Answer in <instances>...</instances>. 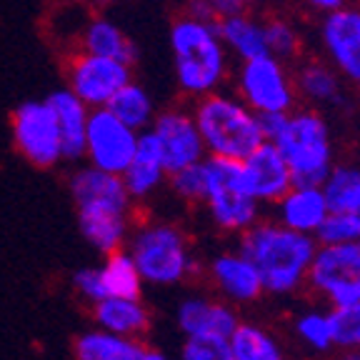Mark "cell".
<instances>
[{
	"mask_svg": "<svg viewBox=\"0 0 360 360\" xmlns=\"http://www.w3.org/2000/svg\"><path fill=\"white\" fill-rule=\"evenodd\" d=\"M68 186L78 210L80 231L90 245L98 248L101 253L125 248L133 231L135 200L125 188L123 178L85 165L73 170Z\"/></svg>",
	"mask_w": 360,
	"mask_h": 360,
	"instance_id": "obj_1",
	"label": "cell"
},
{
	"mask_svg": "<svg viewBox=\"0 0 360 360\" xmlns=\"http://www.w3.org/2000/svg\"><path fill=\"white\" fill-rule=\"evenodd\" d=\"M170 58L175 85L186 98L195 101L220 90L231 78V53L225 51L213 18L193 11L180 13L170 22Z\"/></svg>",
	"mask_w": 360,
	"mask_h": 360,
	"instance_id": "obj_2",
	"label": "cell"
},
{
	"mask_svg": "<svg viewBox=\"0 0 360 360\" xmlns=\"http://www.w3.org/2000/svg\"><path fill=\"white\" fill-rule=\"evenodd\" d=\"M240 250L258 268L265 292L292 295L308 285L318 240L305 233L290 231L276 218H258L245 233H240Z\"/></svg>",
	"mask_w": 360,
	"mask_h": 360,
	"instance_id": "obj_3",
	"label": "cell"
},
{
	"mask_svg": "<svg viewBox=\"0 0 360 360\" xmlns=\"http://www.w3.org/2000/svg\"><path fill=\"white\" fill-rule=\"evenodd\" d=\"M263 130L290 168L292 183L321 186L335 163V146L326 115L315 108H292L283 115H265Z\"/></svg>",
	"mask_w": 360,
	"mask_h": 360,
	"instance_id": "obj_4",
	"label": "cell"
},
{
	"mask_svg": "<svg viewBox=\"0 0 360 360\" xmlns=\"http://www.w3.org/2000/svg\"><path fill=\"white\" fill-rule=\"evenodd\" d=\"M193 120L200 133L205 155L243 160L250 150L265 143L263 120L236 93L213 90L193 101Z\"/></svg>",
	"mask_w": 360,
	"mask_h": 360,
	"instance_id": "obj_5",
	"label": "cell"
},
{
	"mask_svg": "<svg viewBox=\"0 0 360 360\" xmlns=\"http://www.w3.org/2000/svg\"><path fill=\"white\" fill-rule=\"evenodd\" d=\"M146 285L173 288L186 283L195 270V255L188 233L168 220L135 225L125 243Z\"/></svg>",
	"mask_w": 360,
	"mask_h": 360,
	"instance_id": "obj_6",
	"label": "cell"
},
{
	"mask_svg": "<svg viewBox=\"0 0 360 360\" xmlns=\"http://www.w3.org/2000/svg\"><path fill=\"white\" fill-rule=\"evenodd\" d=\"M202 200L210 223L223 233L240 236L260 218V202L248 193L240 160L202 158Z\"/></svg>",
	"mask_w": 360,
	"mask_h": 360,
	"instance_id": "obj_7",
	"label": "cell"
},
{
	"mask_svg": "<svg viewBox=\"0 0 360 360\" xmlns=\"http://www.w3.org/2000/svg\"><path fill=\"white\" fill-rule=\"evenodd\" d=\"M233 93L255 110L260 118L283 115L298 105V90L292 70L285 60L263 53V56L240 60L233 70Z\"/></svg>",
	"mask_w": 360,
	"mask_h": 360,
	"instance_id": "obj_8",
	"label": "cell"
},
{
	"mask_svg": "<svg viewBox=\"0 0 360 360\" xmlns=\"http://www.w3.org/2000/svg\"><path fill=\"white\" fill-rule=\"evenodd\" d=\"M63 75H65V88L93 110V108H105L110 98L133 80V65L70 48L63 63Z\"/></svg>",
	"mask_w": 360,
	"mask_h": 360,
	"instance_id": "obj_9",
	"label": "cell"
},
{
	"mask_svg": "<svg viewBox=\"0 0 360 360\" xmlns=\"http://www.w3.org/2000/svg\"><path fill=\"white\" fill-rule=\"evenodd\" d=\"M11 135L18 155L33 168L51 170L65 160L60 130L48 101L20 103L11 115Z\"/></svg>",
	"mask_w": 360,
	"mask_h": 360,
	"instance_id": "obj_10",
	"label": "cell"
},
{
	"mask_svg": "<svg viewBox=\"0 0 360 360\" xmlns=\"http://www.w3.org/2000/svg\"><path fill=\"white\" fill-rule=\"evenodd\" d=\"M310 290L330 305L360 298V238L318 245L308 273Z\"/></svg>",
	"mask_w": 360,
	"mask_h": 360,
	"instance_id": "obj_11",
	"label": "cell"
},
{
	"mask_svg": "<svg viewBox=\"0 0 360 360\" xmlns=\"http://www.w3.org/2000/svg\"><path fill=\"white\" fill-rule=\"evenodd\" d=\"M135 143H138V133L115 118L108 108L90 110L83 148V158L88 160V165L105 173L123 175L135 153Z\"/></svg>",
	"mask_w": 360,
	"mask_h": 360,
	"instance_id": "obj_12",
	"label": "cell"
},
{
	"mask_svg": "<svg viewBox=\"0 0 360 360\" xmlns=\"http://www.w3.org/2000/svg\"><path fill=\"white\" fill-rule=\"evenodd\" d=\"M318 45L326 63L350 85H360V6L345 3L318 22Z\"/></svg>",
	"mask_w": 360,
	"mask_h": 360,
	"instance_id": "obj_13",
	"label": "cell"
},
{
	"mask_svg": "<svg viewBox=\"0 0 360 360\" xmlns=\"http://www.w3.org/2000/svg\"><path fill=\"white\" fill-rule=\"evenodd\" d=\"M148 130L160 146L168 175L175 173V170L188 168V165L200 163L205 158V148H202L200 133H198L191 108L170 105L158 110Z\"/></svg>",
	"mask_w": 360,
	"mask_h": 360,
	"instance_id": "obj_14",
	"label": "cell"
},
{
	"mask_svg": "<svg viewBox=\"0 0 360 360\" xmlns=\"http://www.w3.org/2000/svg\"><path fill=\"white\" fill-rule=\"evenodd\" d=\"M208 281L218 298L231 305H250L263 298V281L253 260L238 250H223L208 263Z\"/></svg>",
	"mask_w": 360,
	"mask_h": 360,
	"instance_id": "obj_15",
	"label": "cell"
},
{
	"mask_svg": "<svg viewBox=\"0 0 360 360\" xmlns=\"http://www.w3.org/2000/svg\"><path fill=\"white\" fill-rule=\"evenodd\" d=\"M240 175L248 193L260 205H273L288 188L292 186L290 168L285 165L283 155L270 141L260 143L240 160Z\"/></svg>",
	"mask_w": 360,
	"mask_h": 360,
	"instance_id": "obj_16",
	"label": "cell"
},
{
	"mask_svg": "<svg viewBox=\"0 0 360 360\" xmlns=\"http://www.w3.org/2000/svg\"><path fill=\"white\" fill-rule=\"evenodd\" d=\"M240 323L236 305L213 295H188L175 305V326L183 335L228 338Z\"/></svg>",
	"mask_w": 360,
	"mask_h": 360,
	"instance_id": "obj_17",
	"label": "cell"
},
{
	"mask_svg": "<svg viewBox=\"0 0 360 360\" xmlns=\"http://www.w3.org/2000/svg\"><path fill=\"white\" fill-rule=\"evenodd\" d=\"M328 213H330V205L326 200V193L315 183H292L273 202V218L278 223L295 233H305V236L313 238Z\"/></svg>",
	"mask_w": 360,
	"mask_h": 360,
	"instance_id": "obj_18",
	"label": "cell"
},
{
	"mask_svg": "<svg viewBox=\"0 0 360 360\" xmlns=\"http://www.w3.org/2000/svg\"><path fill=\"white\" fill-rule=\"evenodd\" d=\"M120 178H123L133 200H148V198H153L168 183V170H165L163 163V153H160V146H158V141L153 138L150 130L138 133L135 153Z\"/></svg>",
	"mask_w": 360,
	"mask_h": 360,
	"instance_id": "obj_19",
	"label": "cell"
},
{
	"mask_svg": "<svg viewBox=\"0 0 360 360\" xmlns=\"http://www.w3.org/2000/svg\"><path fill=\"white\" fill-rule=\"evenodd\" d=\"M93 321L101 330L138 340L150 330V308L143 303L141 295H108L93 303Z\"/></svg>",
	"mask_w": 360,
	"mask_h": 360,
	"instance_id": "obj_20",
	"label": "cell"
},
{
	"mask_svg": "<svg viewBox=\"0 0 360 360\" xmlns=\"http://www.w3.org/2000/svg\"><path fill=\"white\" fill-rule=\"evenodd\" d=\"M298 98L310 108H340L348 101L345 80L335 73V68L326 60H305L292 70Z\"/></svg>",
	"mask_w": 360,
	"mask_h": 360,
	"instance_id": "obj_21",
	"label": "cell"
},
{
	"mask_svg": "<svg viewBox=\"0 0 360 360\" xmlns=\"http://www.w3.org/2000/svg\"><path fill=\"white\" fill-rule=\"evenodd\" d=\"M45 101H48L53 115H56L65 160H78V158H83L85 128H88L90 108L85 105L80 98H75L68 88L56 90V93H51Z\"/></svg>",
	"mask_w": 360,
	"mask_h": 360,
	"instance_id": "obj_22",
	"label": "cell"
},
{
	"mask_svg": "<svg viewBox=\"0 0 360 360\" xmlns=\"http://www.w3.org/2000/svg\"><path fill=\"white\" fill-rule=\"evenodd\" d=\"M215 25H218V35L223 40L225 51L231 53V58H236L238 63L268 53V48H265L263 18H258L255 13L250 11L231 13V15L218 18Z\"/></svg>",
	"mask_w": 360,
	"mask_h": 360,
	"instance_id": "obj_23",
	"label": "cell"
},
{
	"mask_svg": "<svg viewBox=\"0 0 360 360\" xmlns=\"http://www.w3.org/2000/svg\"><path fill=\"white\" fill-rule=\"evenodd\" d=\"M75 48L88 53H96L103 58H112V60H123V63H135V45L128 38L118 22H112L105 15H90L85 28L80 30L78 43Z\"/></svg>",
	"mask_w": 360,
	"mask_h": 360,
	"instance_id": "obj_24",
	"label": "cell"
},
{
	"mask_svg": "<svg viewBox=\"0 0 360 360\" xmlns=\"http://www.w3.org/2000/svg\"><path fill=\"white\" fill-rule=\"evenodd\" d=\"M233 360H288L285 348L268 328L258 323H238L228 335Z\"/></svg>",
	"mask_w": 360,
	"mask_h": 360,
	"instance_id": "obj_25",
	"label": "cell"
},
{
	"mask_svg": "<svg viewBox=\"0 0 360 360\" xmlns=\"http://www.w3.org/2000/svg\"><path fill=\"white\" fill-rule=\"evenodd\" d=\"M105 108L118 120H123L128 128H133L135 133H143V130L150 128L153 118H155V112H158L150 90L138 83V80L125 83L123 88L110 98V103H108Z\"/></svg>",
	"mask_w": 360,
	"mask_h": 360,
	"instance_id": "obj_26",
	"label": "cell"
},
{
	"mask_svg": "<svg viewBox=\"0 0 360 360\" xmlns=\"http://www.w3.org/2000/svg\"><path fill=\"white\" fill-rule=\"evenodd\" d=\"M330 210L360 213V165L333 163L321 183Z\"/></svg>",
	"mask_w": 360,
	"mask_h": 360,
	"instance_id": "obj_27",
	"label": "cell"
},
{
	"mask_svg": "<svg viewBox=\"0 0 360 360\" xmlns=\"http://www.w3.org/2000/svg\"><path fill=\"white\" fill-rule=\"evenodd\" d=\"M141 350L138 340L112 335L108 330H88L75 340L73 355L75 360H125Z\"/></svg>",
	"mask_w": 360,
	"mask_h": 360,
	"instance_id": "obj_28",
	"label": "cell"
},
{
	"mask_svg": "<svg viewBox=\"0 0 360 360\" xmlns=\"http://www.w3.org/2000/svg\"><path fill=\"white\" fill-rule=\"evenodd\" d=\"M101 273L108 295H128V298H135V295H141L143 285H146L141 278V270H138V265H135V260L130 258V253L125 248L105 253Z\"/></svg>",
	"mask_w": 360,
	"mask_h": 360,
	"instance_id": "obj_29",
	"label": "cell"
},
{
	"mask_svg": "<svg viewBox=\"0 0 360 360\" xmlns=\"http://www.w3.org/2000/svg\"><path fill=\"white\" fill-rule=\"evenodd\" d=\"M292 333L298 338V343L310 353H330L335 348V335H333L328 310H303L292 323Z\"/></svg>",
	"mask_w": 360,
	"mask_h": 360,
	"instance_id": "obj_30",
	"label": "cell"
},
{
	"mask_svg": "<svg viewBox=\"0 0 360 360\" xmlns=\"http://www.w3.org/2000/svg\"><path fill=\"white\" fill-rule=\"evenodd\" d=\"M265 25V48L270 56L281 58V60H295L303 53V35L298 25L285 15H270L263 18Z\"/></svg>",
	"mask_w": 360,
	"mask_h": 360,
	"instance_id": "obj_31",
	"label": "cell"
},
{
	"mask_svg": "<svg viewBox=\"0 0 360 360\" xmlns=\"http://www.w3.org/2000/svg\"><path fill=\"white\" fill-rule=\"evenodd\" d=\"M330 323L335 348H360V298L330 305Z\"/></svg>",
	"mask_w": 360,
	"mask_h": 360,
	"instance_id": "obj_32",
	"label": "cell"
},
{
	"mask_svg": "<svg viewBox=\"0 0 360 360\" xmlns=\"http://www.w3.org/2000/svg\"><path fill=\"white\" fill-rule=\"evenodd\" d=\"M360 238V218L358 213H343V210H330L321 223L315 240L318 245H335V243H348Z\"/></svg>",
	"mask_w": 360,
	"mask_h": 360,
	"instance_id": "obj_33",
	"label": "cell"
},
{
	"mask_svg": "<svg viewBox=\"0 0 360 360\" xmlns=\"http://www.w3.org/2000/svg\"><path fill=\"white\" fill-rule=\"evenodd\" d=\"M180 360H233L231 343L220 335H186Z\"/></svg>",
	"mask_w": 360,
	"mask_h": 360,
	"instance_id": "obj_34",
	"label": "cell"
},
{
	"mask_svg": "<svg viewBox=\"0 0 360 360\" xmlns=\"http://www.w3.org/2000/svg\"><path fill=\"white\" fill-rule=\"evenodd\" d=\"M200 163L188 165V168L175 170V173L168 175V188L178 200L191 202V205H200V200H202V165Z\"/></svg>",
	"mask_w": 360,
	"mask_h": 360,
	"instance_id": "obj_35",
	"label": "cell"
},
{
	"mask_svg": "<svg viewBox=\"0 0 360 360\" xmlns=\"http://www.w3.org/2000/svg\"><path fill=\"white\" fill-rule=\"evenodd\" d=\"M258 3L260 0H191V8H188V11L218 20V18L231 15V13L250 11V8H255Z\"/></svg>",
	"mask_w": 360,
	"mask_h": 360,
	"instance_id": "obj_36",
	"label": "cell"
},
{
	"mask_svg": "<svg viewBox=\"0 0 360 360\" xmlns=\"http://www.w3.org/2000/svg\"><path fill=\"white\" fill-rule=\"evenodd\" d=\"M73 285L78 290V295L83 300H88L90 305L98 303V300L108 298V290H105V283H103V273L101 268H83L75 273L73 278Z\"/></svg>",
	"mask_w": 360,
	"mask_h": 360,
	"instance_id": "obj_37",
	"label": "cell"
},
{
	"mask_svg": "<svg viewBox=\"0 0 360 360\" xmlns=\"http://www.w3.org/2000/svg\"><path fill=\"white\" fill-rule=\"evenodd\" d=\"M308 8L315 13V15H328V13H335L345 6V0H305Z\"/></svg>",
	"mask_w": 360,
	"mask_h": 360,
	"instance_id": "obj_38",
	"label": "cell"
},
{
	"mask_svg": "<svg viewBox=\"0 0 360 360\" xmlns=\"http://www.w3.org/2000/svg\"><path fill=\"white\" fill-rule=\"evenodd\" d=\"M138 360H168V355H163L160 350H155V348H141Z\"/></svg>",
	"mask_w": 360,
	"mask_h": 360,
	"instance_id": "obj_39",
	"label": "cell"
},
{
	"mask_svg": "<svg viewBox=\"0 0 360 360\" xmlns=\"http://www.w3.org/2000/svg\"><path fill=\"white\" fill-rule=\"evenodd\" d=\"M340 358L338 360H360V348H340Z\"/></svg>",
	"mask_w": 360,
	"mask_h": 360,
	"instance_id": "obj_40",
	"label": "cell"
},
{
	"mask_svg": "<svg viewBox=\"0 0 360 360\" xmlns=\"http://www.w3.org/2000/svg\"><path fill=\"white\" fill-rule=\"evenodd\" d=\"M85 3H90L93 8H108V6H112L115 0H85Z\"/></svg>",
	"mask_w": 360,
	"mask_h": 360,
	"instance_id": "obj_41",
	"label": "cell"
},
{
	"mask_svg": "<svg viewBox=\"0 0 360 360\" xmlns=\"http://www.w3.org/2000/svg\"><path fill=\"white\" fill-rule=\"evenodd\" d=\"M53 3H85V0H53Z\"/></svg>",
	"mask_w": 360,
	"mask_h": 360,
	"instance_id": "obj_42",
	"label": "cell"
},
{
	"mask_svg": "<svg viewBox=\"0 0 360 360\" xmlns=\"http://www.w3.org/2000/svg\"><path fill=\"white\" fill-rule=\"evenodd\" d=\"M141 348H143V345H141ZM138 355H141V350H138L135 355H130V358H125V360H138Z\"/></svg>",
	"mask_w": 360,
	"mask_h": 360,
	"instance_id": "obj_43",
	"label": "cell"
},
{
	"mask_svg": "<svg viewBox=\"0 0 360 360\" xmlns=\"http://www.w3.org/2000/svg\"><path fill=\"white\" fill-rule=\"evenodd\" d=\"M358 218H360V213H358Z\"/></svg>",
	"mask_w": 360,
	"mask_h": 360,
	"instance_id": "obj_44",
	"label": "cell"
}]
</instances>
